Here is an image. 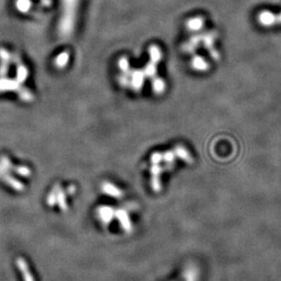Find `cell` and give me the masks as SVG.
<instances>
[{"mask_svg": "<svg viewBox=\"0 0 281 281\" xmlns=\"http://www.w3.org/2000/svg\"><path fill=\"white\" fill-rule=\"evenodd\" d=\"M258 21L261 26L267 28L281 25V13L276 14L268 10L261 11L258 16Z\"/></svg>", "mask_w": 281, "mask_h": 281, "instance_id": "obj_1", "label": "cell"}, {"mask_svg": "<svg viewBox=\"0 0 281 281\" xmlns=\"http://www.w3.org/2000/svg\"><path fill=\"white\" fill-rule=\"evenodd\" d=\"M217 38V33L215 31H209L206 33L202 34V42L204 48L209 51V54L215 61H218L220 55L218 51L215 49V41Z\"/></svg>", "mask_w": 281, "mask_h": 281, "instance_id": "obj_2", "label": "cell"}, {"mask_svg": "<svg viewBox=\"0 0 281 281\" xmlns=\"http://www.w3.org/2000/svg\"><path fill=\"white\" fill-rule=\"evenodd\" d=\"M145 74L143 71L134 70L130 72V86L134 92H140L144 87Z\"/></svg>", "mask_w": 281, "mask_h": 281, "instance_id": "obj_3", "label": "cell"}, {"mask_svg": "<svg viewBox=\"0 0 281 281\" xmlns=\"http://www.w3.org/2000/svg\"><path fill=\"white\" fill-rule=\"evenodd\" d=\"M163 167L159 166V164H155L152 166L151 173H152V187L155 192H159L161 189L160 176L163 173Z\"/></svg>", "mask_w": 281, "mask_h": 281, "instance_id": "obj_4", "label": "cell"}, {"mask_svg": "<svg viewBox=\"0 0 281 281\" xmlns=\"http://www.w3.org/2000/svg\"><path fill=\"white\" fill-rule=\"evenodd\" d=\"M101 190H102L103 193L110 195L111 197H114V198H121V196L123 195V193H122L121 189H119L111 183H102Z\"/></svg>", "mask_w": 281, "mask_h": 281, "instance_id": "obj_5", "label": "cell"}, {"mask_svg": "<svg viewBox=\"0 0 281 281\" xmlns=\"http://www.w3.org/2000/svg\"><path fill=\"white\" fill-rule=\"evenodd\" d=\"M17 265L18 270L20 271L21 275L23 277V281H34V277L32 273L30 272L29 268H28V263L25 259L22 258L17 259Z\"/></svg>", "mask_w": 281, "mask_h": 281, "instance_id": "obj_6", "label": "cell"}, {"mask_svg": "<svg viewBox=\"0 0 281 281\" xmlns=\"http://www.w3.org/2000/svg\"><path fill=\"white\" fill-rule=\"evenodd\" d=\"M191 65L193 70L197 72H206L209 70V63L201 56H194L191 61Z\"/></svg>", "mask_w": 281, "mask_h": 281, "instance_id": "obj_7", "label": "cell"}, {"mask_svg": "<svg viewBox=\"0 0 281 281\" xmlns=\"http://www.w3.org/2000/svg\"><path fill=\"white\" fill-rule=\"evenodd\" d=\"M200 42H202V35L194 36L192 39H189L186 44L183 45V50L186 53H193L198 48Z\"/></svg>", "mask_w": 281, "mask_h": 281, "instance_id": "obj_8", "label": "cell"}, {"mask_svg": "<svg viewBox=\"0 0 281 281\" xmlns=\"http://www.w3.org/2000/svg\"><path fill=\"white\" fill-rule=\"evenodd\" d=\"M114 215V210L112 209L110 206H100L98 208V216L101 222L104 224L110 223L112 216Z\"/></svg>", "mask_w": 281, "mask_h": 281, "instance_id": "obj_9", "label": "cell"}, {"mask_svg": "<svg viewBox=\"0 0 281 281\" xmlns=\"http://www.w3.org/2000/svg\"><path fill=\"white\" fill-rule=\"evenodd\" d=\"M115 215L118 217V219L121 220V226L125 231H132V224L129 218V215L127 214V211L122 209L118 210L115 212Z\"/></svg>", "mask_w": 281, "mask_h": 281, "instance_id": "obj_10", "label": "cell"}, {"mask_svg": "<svg viewBox=\"0 0 281 281\" xmlns=\"http://www.w3.org/2000/svg\"><path fill=\"white\" fill-rule=\"evenodd\" d=\"M175 155L178 158H180L181 160L187 162L188 164H192L193 163V157L190 155V153L182 145H177L174 150Z\"/></svg>", "mask_w": 281, "mask_h": 281, "instance_id": "obj_11", "label": "cell"}, {"mask_svg": "<svg viewBox=\"0 0 281 281\" xmlns=\"http://www.w3.org/2000/svg\"><path fill=\"white\" fill-rule=\"evenodd\" d=\"M187 25L191 31H199L204 26V19L201 17H193L188 20Z\"/></svg>", "mask_w": 281, "mask_h": 281, "instance_id": "obj_12", "label": "cell"}, {"mask_svg": "<svg viewBox=\"0 0 281 281\" xmlns=\"http://www.w3.org/2000/svg\"><path fill=\"white\" fill-rule=\"evenodd\" d=\"M69 61H70V53L68 51H63L56 57L54 64L58 69H63L67 66Z\"/></svg>", "mask_w": 281, "mask_h": 281, "instance_id": "obj_13", "label": "cell"}, {"mask_svg": "<svg viewBox=\"0 0 281 281\" xmlns=\"http://www.w3.org/2000/svg\"><path fill=\"white\" fill-rule=\"evenodd\" d=\"M152 87H153V91L155 92V94H162L166 92V84L163 79L155 77L153 79Z\"/></svg>", "mask_w": 281, "mask_h": 281, "instance_id": "obj_14", "label": "cell"}, {"mask_svg": "<svg viewBox=\"0 0 281 281\" xmlns=\"http://www.w3.org/2000/svg\"><path fill=\"white\" fill-rule=\"evenodd\" d=\"M149 57L150 60L155 63H158L160 62L161 60H162V51H161L160 48L156 45H152L150 46L149 48Z\"/></svg>", "mask_w": 281, "mask_h": 281, "instance_id": "obj_15", "label": "cell"}, {"mask_svg": "<svg viewBox=\"0 0 281 281\" xmlns=\"http://www.w3.org/2000/svg\"><path fill=\"white\" fill-rule=\"evenodd\" d=\"M16 8L21 13H28L32 6L31 0H16L15 2Z\"/></svg>", "mask_w": 281, "mask_h": 281, "instance_id": "obj_16", "label": "cell"}, {"mask_svg": "<svg viewBox=\"0 0 281 281\" xmlns=\"http://www.w3.org/2000/svg\"><path fill=\"white\" fill-rule=\"evenodd\" d=\"M17 63H18V67H17V81L19 83H24L28 76V69L26 68L25 65L20 64V59L19 58L17 60Z\"/></svg>", "mask_w": 281, "mask_h": 281, "instance_id": "obj_17", "label": "cell"}, {"mask_svg": "<svg viewBox=\"0 0 281 281\" xmlns=\"http://www.w3.org/2000/svg\"><path fill=\"white\" fill-rule=\"evenodd\" d=\"M143 72L146 77L154 79L156 77V73H157V64L153 61H150L149 63L144 67Z\"/></svg>", "mask_w": 281, "mask_h": 281, "instance_id": "obj_18", "label": "cell"}, {"mask_svg": "<svg viewBox=\"0 0 281 281\" xmlns=\"http://www.w3.org/2000/svg\"><path fill=\"white\" fill-rule=\"evenodd\" d=\"M163 156H164V161L166 164V168L167 170H171L172 168L174 167V165H175V161H176V155L174 152H170V151H167L166 153L163 154Z\"/></svg>", "mask_w": 281, "mask_h": 281, "instance_id": "obj_19", "label": "cell"}, {"mask_svg": "<svg viewBox=\"0 0 281 281\" xmlns=\"http://www.w3.org/2000/svg\"><path fill=\"white\" fill-rule=\"evenodd\" d=\"M118 66L119 69L121 70L122 73H127L130 72V62L128 61L126 57H121V59L118 61Z\"/></svg>", "mask_w": 281, "mask_h": 281, "instance_id": "obj_20", "label": "cell"}, {"mask_svg": "<svg viewBox=\"0 0 281 281\" xmlns=\"http://www.w3.org/2000/svg\"><path fill=\"white\" fill-rule=\"evenodd\" d=\"M162 161H164V156L162 153H154L151 156V162L153 165L160 164Z\"/></svg>", "mask_w": 281, "mask_h": 281, "instance_id": "obj_21", "label": "cell"}]
</instances>
